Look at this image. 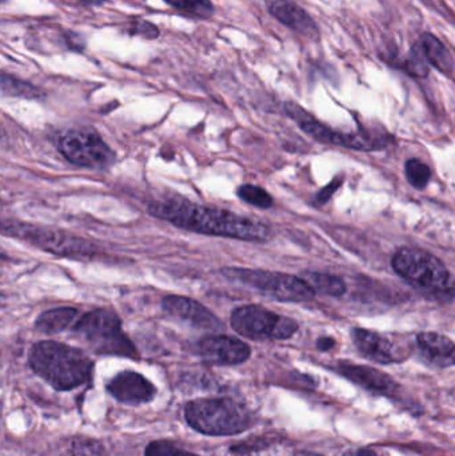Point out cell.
Listing matches in <instances>:
<instances>
[{
    "label": "cell",
    "mask_w": 455,
    "mask_h": 456,
    "mask_svg": "<svg viewBox=\"0 0 455 456\" xmlns=\"http://www.w3.org/2000/svg\"><path fill=\"white\" fill-rule=\"evenodd\" d=\"M4 2H5V0H3V3H4Z\"/></svg>",
    "instance_id": "cell-34"
},
{
    "label": "cell",
    "mask_w": 455,
    "mask_h": 456,
    "mask_svg": "<svg viewBox=\"0 0 455 456\" xmlns=\"http://www.w3.org/2000/svg\"><path fill=\"white\" fill-rule=\"evenodd\" d=\"M302 278L314 289L315 292H321V294L341 297L346 291V284L344 281L330 273H306Z\"/></svg>",
    "instance_id": "cell-20"
},
{
    "label": "cell",
    "mask_w": 455,
    "mask_h": 456,
    "mask_svg": "<svg viewBox=\"0 0 455 456\" xmlns=\"http://www.w3.org/2000/svg\"><path fill=\"white\" fill-rule=\"evenodd\" d=\"M238 197L240 200L258 208H270L274 203L272 195L262 189V187L254 186V184H242L237 190Z\"/></svg>",
    "instance_id": "cell-24"
},
{
    "label": "cell",
    "mask_w": 455,
    "mask_h": 456,
    "mask_svg": "<svg viewBox=\"0 0 455 456\" xmlns=\"http://www.w3.org/2000/svg\"><path fill=\"white\" fill-rule=\"evenodd\" d=\"M56 149L72 165L93 170H107L117 160L98 131L88 127L69 128L59 134Z\"/></svg>",
    "instance_id": "cell-7"
},
{
    "label": "cell",
    "mask_w": 455,
    "mask_h": 456,
    "mask_svg": "<svg viewBox=\"0 0 455 456\" xmlns=\"http://www.w3.org/2000/svg\"><path fill=\"white\" fill-rule=\"evenodd\" d=\"M72 456H107L103 446L93 439L80 438L72 446Z\"/></svg>",
    "instance_id": "cell-26"
},
{
    "label": "cell",
    "mask_w": 455,
    "mask_h": 456,
    "mask_svg": "<svg viewBox=\"0 0 455 456\" xmlns=\"http://www.w3.org/2000/svg\"><path fill=\"white\" fill-rule=\"evenodd\" d=\"M127 34L133 37H141L144 39H157L159 37V29L155 24L146 20H136L130 24L127 28Z\"/></svg>",
    "instance_id": "cell-28"
},
{
    "label": "cell",
    "mask_w": 455,
    "mask_h": 456,
    "mask_svg": "<svg viewBox=\"0 0 455 456\" xmlns=\"http://www.w3.org/2000/svg\"><path fill=\"white\" fill-rule=\"evenodd\" d=\"M341 184L342 179H336V181L331 182V183L328 184L325 189L321 190L320 194L317 195V202L320 203V205L329 202L330 198L333 197L334 192L339 189Z\"/></svg>",
    "instance_id": "cell-29"
},
{
    "label": "cell",
    "mask_w": 455,
    "mask_h": 456,
    "mask_svg": "<svg viewBox=\"0 0 455 456\" xmlns=\"http://www.w3.org/2000/svg\"><path fill=\"white\" fill-rule=\"evenodd\" d=\"M406 178L414 189H425L432 178V171L418 159H410L405 166Z\"/></svg>",
    "instance_id": "cell-25"
},
{
    "label": "cell",
    "mask_w": 455,
    "mask_h": 456,
    "mask_svg": "<svg viewBox=\"0 0 455 456\" xmlns=\"http://www.w3.org/2000/svg\"><path fill=\"white\" fill-rule=\"evenodd\" d=\"M222 273L230 281L245 284L280 302H307L315 295L314 289L304 278L288 273L240 267L223 268Z\"/></svg>",
    "instance_id": "cell-6"
},
{
    "label": "cell",
    "mask_w": 455,
    "mask_h": 456,
    "mask_svg": "<svg viewBox=\"0 0 455 456\" xmlns=\"http://www.w3.org/2000/svg\"><path fill=\"white\" fill-rule=\"evenodd\" d=\"M422 355L430 363L438 367L455 364V343L445 335L438 332H421L417 337Z\"/></svg>",
    "instance_id": "cell-16"
},
{
    "label": "cell",
    "mask_w": 455,
    "mask_h": 456,
    "mask_svg": "<svg viewBox=\"0 0 455 456\" xmlns=\"http://www.w3.org/2000/svg\"><path fill=\"white\" fill-rule=\"evenodd\" d=\"M4 235L32 244L43 251L66 257H91L98 254V246L74 233L56 228L35 226L23 222L4 221Z\"/></svg>",
    "instance_id": "cell-5"
},
{
    "label": "cell",
    "mask_w": 455,
    "mask_h": 456,
    "mask_svg": "<svg viewBox=\"0 0 455 456\" xmlns=\"http://www.w3.org/2000/svg\"><path fill=\"white\" fill-rule=\"evenodd\" d=\"M28 362L35 374L59 391L79 387L93 375V361L82 350L53 340L32 346Z\"/></svg>",
    "instance_id": "cell-2"
},
{
    "label": "cell",
    "mask_w": 455,
    "mask_h": 456,
    "mask_svg": "<svg viewBox=\"0 0 455 456\" xmlns=\"http://www.w3.org/2000/svg\"><path fill=\"white\" fill-rule=\"evenodd\" d=\"M293 456H320L312 454V452H297V454H294Z\"/></svg>",
    "instance_id": "cell-33"
},
{
    "label": "cell",
    "mask_w": 455,
    "mask_h": 456,
    "mask_svg": "<svg viewBox=\"0 0 455 456\" xmlns=\"http://www.w3.org/2000/svg\"><path fill=\"white\" fill-rule=\"evenodd\" d=\"M71 330L93 353L138 358L135 346L123 332L122 321L114 311L107 308L90 311L80 316Z\"/></svg>",
    "instance_id": "cell-3"
},
{
    "label": "cell",
    "mask_w": 455,
    "mask_h": 456,
    "mask_svg": "<svg viewBox=\"0 0 455 456\" xmlns=\"http://www.w3.org/2000/svg\"><path fill=\"white\" fill-rule=\"evenodd\" d=\"M338 371L352 382L357 383L368 390L376 391V393L393 395L398 388L397 383L393 380L392 377L378 371V370L371 369V367L342 364L338 367Z\"/></svg>",
    "instance_id": "cell-15"
},
{
    "label": "cell",
    "mask_w": 455,
    "mask_h": 456,
    "mask_svg": "<svg viewBox=\"0 0 455 456\" xmlns=\"http://www.w3.org/2000/svg\"><path fill=\"white\" fill-rule=\"evenodd\" d=\"M79 311L74 307H58L40 314L35 321V329L43 334H58L72 329L77 322Z\"/></svg>",
    "instance_id": "cell-18"
},
{
    "label": "cell",
    "mask_w": 455,
    "mask_h": 456,
    "mask_svg": "<svg viewBox=\"0 0 455 456\" xmlns=\"http://www.w3.org/2000/svg\"><path fill=\"white\" fill-rule=\"evenodd\" d=\"M198 353L203 361L218 366H232L248 361L251 355L250 346L229 335L206 337L198 345Z\"/></svg>",
    "instance_id": "cell-10"
},
{
    "label": "cell",
    "mask_w": 455,
    "mask_h": 456,
    "mask_svg": "<svg viewBox=\"0 0 455 456\" xmlns=\"http://www.w3.org/2000/svg\"><path fill=\"white\" fill-rule=\"evenodd\" d=\"M187 423L206 436H235L251 428V415L232 399H199L187 404Z\"/></svg>",
    "instance_id": "cell-4"
},
{
    "label": "cell",
    "mask_w": 455,
    "mask_h": 456,
    "mask_svg": "<svg viewBox=\"0 0 455 456\" xmlns=\"http://www.w3.org/2000/svg\"><path fill=\"white\" fill-rule=\"evenodd\" d=\"M286 114L307 134V135L314 138L315 141L321 142V143L334 144V139H336L337 130L329 127V126L323 125L320 120L315 119L312 114L302 109L293 102H288L285 106Z\"/></svg>",
    "instance_id": "cell-17"
},
{
    "label": "cell",
    "mask_w": 455,
    "mask_h": 456,
    "mask_svg": "<svg viewBox=\"0 0 455 456\" xmlns=\"http://www.w3.org/2000/svg\"><path fill=\"white\" fill-rule=\"evenodd\" d=\"M352 337L360 353L377 363H397L405 359L395 343L378 332L354 329Z\"/></svg>",
    "instance_id": "cell-13"
},
{
    "label": "cell",
    "mask_w": 455,
    "mask_h": 456,
    "mask_svg": "<svg viewBox=\"0 0 455 456\" xmlns=\"http://www.w3.org/2000/svg\"><path fill=\"white\" fill-rule=\"evenodd\" d=\"M345 456H378L373 450L369 449H357L352 450V452H346Z\"/></svg>",
    "instance_id": "cell-31"
},
{
    "label": "cell",
    "mask_w": 455,
    "mask_h": 456,
    "mask_svg": "<svg viewBox=\"0 0 455 456\" xmlns=\"http://www.w3.org/2000/svg\"><path fill=\"white\" fill-rule=\"evenodd\" d=\"M146 456H198L191 454V452H184V450L178 449L173 444L168 442H154L149 444L146 450Z\"/></svg>",
    "instance_id": "cell-27"
},
{
    "label": "cell",
    "mask_w": 455,
    "mask_h": 456,
    "mask_svg": "<svg viewBox=\"0 0 455 456\" xmlns=\"http://www.w3.org/2000/svg\"><path fill=\"white\" fill-rule=\"evenodd\" d=\"M171 7L199 19H210L214 15L211 0H165Z\"/></svg>",
    "instance_id": "cell-22"
},
{
    "label": "cell",
    "mask_w": 455,
    "mask_h": 456,
    "mask_svg": "<svg viewBox=\"0 0 455 456\" xmlns=\"http://www.w3.org/2000/svg\"><path fill=\"white\" fill-rule=\"evenodd\" d=\"M270 15L288 28L305 35V37H318V26L314 19L297 3L291 0H266Z\"/></svg>",
    "instance_id": "cell-14"
},
{
    "label": "cell",
    "mask_w": 455,
    "mask_h": 456,
    "mask_svg": "<svg viewBox=\"0 0 455 456\" xmlns=\"http://www.w3.org/2000/svg\"><path fill=\"white\" fill-rule=\"evenodd\" d=\"M2 94L4 96H20V98L35 99L42 96V91L31 83L16 79L11 75H2Z\"/></svg>",
    "instance_id": "cell-21"
},
{
    "label": "cell",
    "mask_w": 455,
    "mask_h": 456,
    "mask_svg": "<svg viewBox=\"0 0 455 456\" xmlns=\"http://www.w3.org/2000/svg\"><path fill=\"white\" fill-rule=\"evenodd\" d=\"M107 390L115 399L131 406L147 403L157 394L151 382L143 375L134 371H123L115 375L107 385Z\"/></svg>",
    "instance_id": "cell-12"
},
{
    "label": "cell",
    "mask_w": 455,
    "mask_h": 456,
    "mask_svg": "<svg viewBox=\"0 0 455 456\" xmlns=\"http://www.w3.org/2000/svg\"><path fill=\"white\" fill-rule=\"evenodd\" d=\"M336 346V342L331 338H320L317 342V347L321 351H329Z\"/></svg>",
    "instance_id": "cell-30"
},
{
    "label": "cell",
    "mask_w": 455,
    "mask_h": 456,
    "mask_svg": "<svg viewBox=\"0 0 455 456\" xmlns=\"http://www.w3.org/2000/svg\"><path fill=\"white\" fill-rule=\"evenodd\" d=\"M149 213L182 230L203 235L223 236L248 241L272 238L269 224L250 216H240L219 208L198 205L182 197H166L149 205Z\"/></svg>",
    "instance_id": "cell-1"
},
{
    "label": "cell",
    "mask_w": 455,
    "mask_h": 456,
    "mask_svg": "<svg viewBox=\"0 0 455 456\" xmlns=\"http://www.w3.org/2000/svg\"><path fill=\"white\" fill-rule=\"evenodd\" d=\"M392 265L398 275L425 289H443L451 278L445 265L424 249L403 247L395 252Z\"/></svg>",
    "instance_id": "cell-9"
},
{
    "label": "cell",
    "mask_w": 455,
    "mask_h": 456,
    "mask_svg": "<svg viewBox=\"0 0 455 456\" xmlns=\"http://www.w3.org/2000/svg\"><path fill=\"white\" fill-rule=\"evenodd\" d=\"M79 2H82L83 4L87 5H99L102 4V3L106 2V0H79Z\"/></svg>",
    "instance_id": "cell-32"
},
{
    "label": "cell",
    "mask_w": 455,
    "mask_h": 456,
    "mask_svg": "<svg viewBox=\"0 0 455 456\" xmlns=\"http://www.w3.org/2000/svg\"><path fill=\"white\" fill-rule=\"evenodd\" d=\"M162 308L174 318L189 322L192 326L203 330H221L222 322L206 305L198 300L179 295L163 297Z\"/></svg>",
    "instance_id": "cell-11"
},
{
    "label": "cell",
    "mask_w": 455,
    "mask_h": 456,
    "mask_svg": "<svg viewBox=\"0 0 455 456\" xmlns=\"http://www.w3.org/2000/svg\"><path fill=\"white\" fill-rule=\"evenodd\" d=\"M230 323L235 332L253 340L288 339L298 331L294 319L254 305L235 308Z\"/></svg>",
    "instance_id": "cell-8"
},
{
    "label": "cell",
    "mask_w": 455,
    "mask_h": 456,
    "mask_svg": "<svg viewBox=\"0 0 455 456\" xmlns=\"http://www.w3.org/2000/svg\"><path fill=\"white\" fill-rule=\"evenodd\" d=\"M419 43H421L422 50H424L427 61L432 66L440 69L443 74L453 72V56H451V51L446 48V45L435 35L427 32V34L422 35Z\"/></svg>",
    "instance_id": "cell-19"
},
{
    "label": "cell",
    "mask_w": 455,
    "mask_h": 456,
    "mask_svg": "<svg viewBox=\"0 0 455 456\" xmlns=\"http://www.w3.org/2000/svg\"><path fill=\"white\" fill-rule=\"evenodd\" d=\"M401 69L414 77H425L429 74V61L422 50L421 43L414 45L410 55L403 59Z\"/></svg>",
    "instance_id": "cell-23"
}]
</instances>
